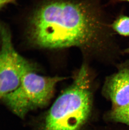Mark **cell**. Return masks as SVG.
Here are the masks:
<instances>
[{"label":"cell","instance_id":"5","mask_svg":"<svg viewBox=\"0 0 129 130\" xmlns=\"http://www.w3.org/2000/svg\"><path fill=\"white\" fill-rule=\"evenodd\" d=\"M103 94L111 102L112 109L125 105L129 102V61L122 64L115 73L106 79Z\"/></svg>","mask_w":129,"mask_h":130},{"label":"cell","instance_id":"2","mask_svg":"<svg viewBox=\"0 0 129 130\" xmlns=\"http://www.w3.org/2000/svg\"><path fill=\"white\" fill-rule=\"evenodd\" d=\"M92 78L88 65L76 72L71 85L43 115L35 130H83L93 107Z\"/></svg>","mask_w":129,"mask_h":130},{"label":"cell","instance_id":"6","mask_svg":"<svg viewBox=\"0 0 129 130\" xmlns=\"http://www.w3.org/2000/svg\"><path fill=\"white\" fill-rule=\"evenodd\" d=\"M107 118L110 121L129 126V102L122 107L111 109L107 115Z\"/></svg>","mask_w":129,"mask_h":130},{"label":"cell","instance_id":"1","mask_svg":"<svg viewBox=\"0 0 129 130\" xmlns=\"http://www.w3.org/2000/svg\"><path fill=\"white\" fill-rule=\"evenodd\" d=\"M29 34L36 46L48 49L77 47L102 54L109 50V27L99 10L78 0H48L32 16Z\"/></svg>","mask_w":129,"mask_h":130},{"label":"cell","instance_id":"9","mask_svg":"<svg viewBox=\"0 0 129 130\" xmlns=\"http://www.w3.org/2000/svg\"><path fill=\"white\" fill-rule=\"evenodd\" d=\"M115 1H124L129 3V0H115Z\"/></svg>","mask_w":129,"mask_h":130},{"label":"cell","instance_id":"7","mask_svg":"<svg viewBox=\"0 0 129 130\" xmlns=\"http://www.w3.org/2000/svg\"><path fill=\"white\" fill-rule=\"evenodd\" d=\"M111 27L118 34L125 37H129V16H119L112 24Z\"/></svg>","mask_w":129,"mask_h":130},{"label":"cell","instance_id":"3","mask_svg":"<svg viewBox=\"0 0 129 130\" xmlns=\"http://www.w3.org/2000/svg\"><path fill=\"white\" fill-rule=\"evenodd\" d=\"M66 79L62 76L39 75L35 68L27 72L19 86L2 100L14 114L23 118L29 112L46 106L57 84Z\"/></svg>","mask_w":129,"mask_h":130},{"label":"cell","instance_id":"4","mask_svg":"<svg viewBox=\"0 0 129 130\" xmlns=\"http://www.w3.org/2000/svg\"><path fill=\"white\" fill-rule=\"evenodd\" d=\"M0 100L19 86L24 75L35 68L15 50L10 31L0 22Z\"/></svg>","mask_w":129,"mask_h":130},{"label":"cell","instance_id":"8","mask_svg":"<svg viewBox=\"0 0 129 130\" xmlns=\"http://www.w3.org/2000/svg\"><path fill=\"white\" fill-rule=\"evenodd\" d=\"M18 0H0V10L7 5L16 3Z\"/></svg>","mask_w":129,"mask_h":130},{"label":"cell","instance_id":"10","mask_svg":"<svg viewBox=\"0 0 129 130\" xmlns=\"http://www.w3.org/2000/svg\"></svg>","mask_w":129,"mask_h":130}]
</instances>
